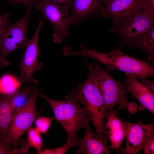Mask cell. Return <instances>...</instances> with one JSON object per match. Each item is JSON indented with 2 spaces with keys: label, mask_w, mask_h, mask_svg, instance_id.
Masks as SVG:
<instances>
[{
  "label": "cell",
  "mask_w": 154,
  "mask_h": 154,
  "mask_svg": "<svg viewBox=\"0 0 154 154\" xmlns=\"http://www.w3.org/2000/svg\"><path fill=\"white\" fill-rule=\"evenodd\" d=\"M83 106L89 121L94 124L97 135L106 144L108 137L104 129V119L108 113L100 90L96 83L88 74L87 79L78 84L68 93Z\"/></svg>",
  "instance_id": "7a4b0ae2"
},
{
  "label": "cell",
  "mask_w": 154,
  "mask_h": 154,
  "mask_svg": "<svg viewBox=\"0 0 154 154\" xmlns=\"http://www.w3.org/2000/svg\"><path fill=\"white\" fill-rule=\"evenodd\" d=\"M141 82L147 88L154 92V81H150L147 79L141 80Z\"/></svg>",
  "instance_id": "83f0119b"
},
{
  "label": "cell",
  "mask_w": 154,
  "mask_h": 154,
  "mask_svg": "<svg viewBox=\"0 0 154 154\" xmlns=\"http://www.w3.org/2000/svg\"><path fill=\"white\" fill-rule=\"evenodd\" d=\"M13 115L8 95L0 93V135L5 137Z\"/></svg>",
  "instance_id": "2e32d148"
},
{
  "label": "cell",
  "mask_w": 154,
  "mask_h": 154,
  "mask_svg": "<svg viewBox=\"0 0 154 154\" xmlns=\"http://www.w3.org/2000/svg\"><path fill=\"white\" fill-rule=\"evenodd\" d=\"M142 149L145 154H154V136L151 137L147 140Z\"/></svg>",
  "instance_id": "d4e9b609"
},
{
  "label": "cell",
  "mask_w": 154,
  "mask_h": 154,
  "mask_svg": "<svg viewBox=\"0 0 154 154\" xmlns=\"http://www.w3.org/2000/svg\"><path fill=\"white\" fill-rule=\"evenodd\" d=\"M40 133L35 128L31 126L27 130V142L29 147L35 148L39 154L42 151L43 142Z\"/></svg>",
  "instance_id": "d6986e66"
},
{
  "label": "cell",
  "mask_w": 154,
  "mask_h": 154,
  "mask_svg": "<svg viewBox=\"0 0 154 154\" xmlns=\"http://www.w3.org/2000/svg\"><path fill=\"white\" fill-rule=\"evenodd\" d=\"M54 117H48L38 116L34 121L35 128L40 133H46Z\"/></svg>",
  "instance_id": "ffe728a7"
},
{
  "label": "cell",
  "mask_w": 154,
  "mask_h": 154,
  "mask_svg": "<svg viewBox=\"0 0 154 154\" xmlns=\"http://www.w3.org/2000/svg\"><path fill=\"white\" fill-rule=\"evenodd\" d=\"M141 10L154 16V0H144Z\"/></svg>",
  "instance_id": "cb8c5ba5"
},
{
  "label": "cell",
  "mask_w": 154,
  "mask_h": 154,
  "mask_svg": "<svg viewBox=\"0 0 154 154\" xmlns=\"http://www.w3.org/2000/svg\"><path fill=\"white\" fill-rule=\"evenodd\" d=\"M12 146L8 138L0 135V154H11Z\"/></svg>",
  "instance_id": "7402d4cb"
},
{
  "label": "cell",
  "mask_w": 154,
  "mask_h": 154,
  "mask_svg": "<svg viewBox=\"0 0 154 154\" xmlns=\"http://www.w3.org/2000/svg\"><path fill=\"white\" fill-rule=\"evenodd\" d=\"M37 84L29 85L21 90H17L12 94L8 95L13 114L27 102Z\"/></svg>",
  "instance_id": "e0dca14e"
},
{
  "label": "cell",
  "mask_w": 154,
  "mask_h": 154,
  "mask_svg": "<svg viewBox=\"0 0 154 154\" xmlns=\"http://www.w3.org/2000/svg\"><path fill=\"white\" fill-rule=\"evenodd\" d=\"M85 62L88 74L95 81L100 90L108 112L112 110L117 105H119V109L127 108L132 114L136 112L137 105L129 101L126 96L127 87L124 82L115 79L98 62H93L92 64L86 60Z\"/></svg>",
  "instance_id": "3957f363"
},
{
  "label": "cell",
  "mask_w": 154,
  "mask_h": 154,
  "mask_svg": "<svg viewBox=\"0 0 154 154\" xmlns=\"http://www.w3.org/2000/svg\"><path fill=\"white\" fill-rule=\"evenodd\" d=\"M106 118L104 129L111 143L109 147L118 151L125 137L124 124L116 112L113 110L108 112Z\"/></svg>",
  "instance_id": "9a60e30c"
},
{
  "label": "cell",
  "mask_w": 154,
  "mask_h": 154,
  "mask_svg": "<svg viewBox=\"0 0 154 154\" xmlns=\"http://www.w3.org/2000/svg\"><path fill=\"white\" fill-rule=\"evenodd\" d=\"M122 120L125 129L126 143L125 147L120 151L124 154H139L147 140L154 136V125L138 121L134 123Z\"/></svg>",
  "instance_id": "30bf717a"
},
{
  "label": "cell",
  "mask_w": 154,
  "mask_h": 154,
  "mask_svg": "<svg viewBox=\"0 0 154 154\" xmlns=\"http://www.w3.org/2000/svg\"><path fill=\"white\" fill-rule=\"evenodd\" d=\"M10 5L20 4L25 7L26 12L31 13L32 9L37 0H7Z\"/></svg>",
  "instance_id": "603a6c76"
},
{
  "label": "cell",
  "mask_w": 154,
  "mask_h": 154,
  "mask_svg": "<svg viewBox=\"0 0 154 154\" xmlns=\"http://www.w3.org/2000/svg\"><path fill=\"white\" fill-rule=\"evenodd\" d=\"M73 0H37L38 1H46L55 3L63 6L70 7Z\"/></svg>",
  "instance_id": "4316f807"
},
{
  "label": "cell",
  "mask_w": 154,
  "mask_h": 154,
  "mask_svg": "<svg viewBox=\"0 0 154 154\" xmlns=\"http://www.w3.org/2000/svg\"><path fill=\"white\" fill-rule=\"evenodd\" d=\"M136 48L144 52L148 60L154 63V28L149 31L141 37Z\"/></svg>",
  "instance_id": "ac0fdd59"
},
{
  "label": "cell",
  "mask_w": 154,
  "mask_h": 154,
  "mask_svg": "<svg viewBox=\"0 0 154 154\" xmlns=\"http://www.w3.org/2000/svg\"><path fill=\"white\" fill-rule=\"evenodd\" d=\"M84 128V137L81 139L78 138L76 142V145L78 147L77 153L83 154H109V146L105 144L92 131L89 122Z\"/></svg>",
  "instance_id": "5bb4252c"
},
{
  "label": "cell",
  "mask_w": 154,
  "mask_h": 154,
  "mask_svg": "<svg viewBox=\"0 0 154 154\" xmlns=\"http://www.w3.org/2000/svg\"><path fill=\"white\" fill-rule=\"evenodd\" d=\"M38 96L48 102L53 111L55 119L66 131V143L76 142L78 139L76 135L78 130L84 128L90 122L85 109L77 100L68 94L65 96L64 101L52 99L40 90Z\"/></svg>",
  "instance_id": "277c9868"
},
{
  "label": "cell",
  "mask_w": 154,
  "mask_h": 154,
  "mask_svg": "<svg viewBox=\"0 0 154 154\" xmlns=\"http://www.w3.org/2000/svg\"><path fill=\"white\" fill-rule=\"evenodd\" d=\"M34 6L44 15L52 25L53 42L60 43L69 36V27L71 25L69 7L50 2L37 1Z\"/></svg>",
  "instance_id": "52a82bcc"
},
{
  "label": "cell",
  "mask_w": 154,
  "mask_h": 154,
  "mask_svg": "<svg viewBox=\"0 0 154 154\" xmlns=\"http://www.w3.org/2000/svg\"><path fill=\"white\" fill-rule=\"evenodd\" d=\"M106 0H73L70 7L72 12L71 25L76 26L88 19L101 17Z\"/></svg>",
  "instance_id": "7c38bea8"
},
{
  "label": "cell",
  "mask_w": 154,
  "mask_h": 154,
  "mask_svg": "<svg viewBox=\"0 0 154 154\" xmlns=\"http://www.w3.org/2000/svg\"><path fill=\"white\" fill-rule=\"evenodd\" d=\"M80 45L79 51L70 49L69 55L91 58L104 65L107 68L106 70L109 73L114 70L120 71L141 80L154 76V65L127 54L121 51L119 45L111 52L104 53L98 52L95 49H88L81 44Z\"/></svg>",
  "instance_id": "6da1fadb"
},
{
  "label": "cell",
  "mask_w": 154,
  "mask_h": 154,
  "mask_svg": "<svg viewBox=\"0 0 154 154\" xmlns=\"http://www.w3.org/2000/svg\"><path fill=\"white\" fill-rule=\"evenodd\" d=\"M144 0H106L101 17L116 21L140 11Z\"/></svg>",
  "instance_id": "8fae6325"
},
{
  "label": "cell",
  "mask_w": 154,
  "mask_h": 154,
  "mask_svg": "<svg viewBox=\"0 0 154 154\" xmlns=\"http://www.w3.org/2000/svg\"><path fill=\"white\" fill-rule=\"evenodd\" d=\"M76 145V142L66 143L64 145L60 147L42 150L39 154H64L70 148Z\"/></svg>",
  "instance_id": "44dd1931"
},
{
  "label": "cell",
  "mask_w": 154,
  "mask_h": 154,
  "mask_svg": "<svg viewBox=\"0 0 154 154\" xmlns=\"http://www.w3.org/2000/svg\"><path fill=\"white\" fill-rule=\"evenodd\" d=\"M1 7V6L0 5V9ZM9 13H6L3 14L0 12V35L9 23Z\"/></svg>",
  "instance_id": "484cf974"
},
{
  "label": "cell",
  "mask_w": 154,
  "mask_h": 154,
  "mask_svg": "<svg viewBox=\"0 0 154 154\" xmlns=\"http://www.w3.org/2000/svg\"><path fill=\"white\" fill-rule=\"evenodd\" d=\"M127 92H130L144 108L154 114V92L134 76L125 74L124 82Z\"/></svg>",
  "instance_id": "4fadbf2b"
},
{
  "label": "cell",
  "mask_w": 154,
  "mask_h": 154,
  "mask_svg": "<svg viewBox=\"0 0 154 154\" xmlns=\"http://www.w3.org/2000/svg\"><path fill=\"white\" fill-rule=\"evenodd\" d=\"M154 28V16L141 10L114 22L108 31L119 37V45L136 48L142 37Z\"/></svg>",
  "instance_id": "5b68a950"
},
{
  "label": "cell",
  "mask_w": 154,
  "mask_h": 154,
  "mask_svg": "<svg viewBox=\"0 0 154 154\" xmlns=\"http://www.w3.org/2000/svg\"><path fill=\"white\" fill-rule=\"evenodd\" d=\"M40 90L37 86L27 102L13 114L5 137L15 148H17L21 136L39 116V112L36 110V102Z\"/></svg>",
  "instance_id": "ba28073f"
},
{
  "label": "cell",
  "mask_w": 154,
  "mask_h": 154,
  "mask_svg": "<svg viewBox=\"0 0 154 154\" xmlns=\"http://www.w3.org/2000/svg\"><path fill=\"white\" fill-rule=\"evenodd\" d=\"M31 13L26 12L23 17L13 23H9L0 35L1 67L9 64L6 59L8 54L19 48H23L29 40L27 30Z\"/></svg>",
  "instance_id": "8992f818"
},
{
  "label": "cell",
  "mask_w": 154,
  "mask_h": 154,
  "mask_svg": "<svg viewBox=\"0 0 154 154\" xmlns=\"http://www.w3.org/2000/svg\"><path fill=\"white\" fill-rule=\"evenodd\" d=\"M45 19L44 17L40 18L33 37L23 48L19 67V80L28 85L38 84V81L33 78V74L35 71L42 70V64L38 60L40 49L38 47V42L40 30Z\"/></svg>",
  "instance_id": "9c48e42d"
}]
</instances>
